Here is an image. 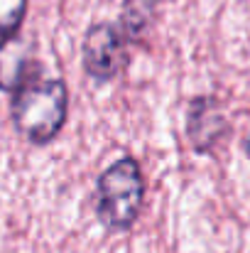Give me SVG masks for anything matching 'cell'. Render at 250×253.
Segmentation results:
<instances>
[{
  "instance_id": "cell-4",
  "label": "cell",
  "mask_w": 250,
  "mask_h": 253,
  "mask_svg": "<svg viewBox=\"0 0 250 253\" xmlns=\"http://www.w3.org/2000/svg\"><path fill=\"white\" fill-rule=\"evenodd\" d=\"M228 133V121L221 113L216 98H194L186 113V135L196 153H209Z\"/></svg>"
},
{
  "instance_id": "cell-7",
  "label": "cell",
  "mask_w": 250,
  "mask_h": 253,
  "mask_svg": "<svg viewBox=\"0 0 250 253\" xmlns=\"http://www.w3.org/2000/svg\"><path fill=\"white\" fill-rule=\"evenodd\" d=\"M27 12V0H0V40L17 35Z\"/></svg>"
},
{
  "instance_id": "cell-5",
  "label": "cell",
  "mask_w": 250,
  "mask_h": 253,
  "mask_svg": "<svg viewBox=\"0 0 250 253\" xmlns=\"http://www.w3.org/2000/svg\"><path fill=\"white\" fill-rule=\"evenodd\" d=\"M35 69L32 44L22 35H10L0 40V91H17L30 79Z\"/></svg>"
},
{
  "instance_id": "cell-2",
  "label": "cell",
  "mask_w": 250,
  "mask_h": 253,
  "mask_svg": "<svg viewBox=\"0 0 250 253\" xmlns=\"http://www.w3.org/2000/svg\"><path fill=\"white\" fill-rule=\"evenodd\" d=\"M145 197L143 169L135 158H123L106 168L96 182V214L110 231H125L135 224Z\"/></svg>"
},
{
  "instance_id": "cell-8",
  "label": "cell",
  "mask_w": 250,
  "mask_h": 253,
  "mask_svg": "<svg viewBox=\"0 0 250 253\" xmlns=\"http://www.w3.org/2000/svg\"><path fill=\"white\" fill-rule=\"evenodd\" d=\"M246 153H248V158H250V138L246 140Z\"/></svg>"
},
{
  "instance_id": "cell-6",
  "label": "cell",
  "mask_w": 250,
  "mask_h": 253,
  "mask_svg": "<svg viewBox=\"0 0 250 253\" xmlns=\"http://www.w3.org/2000/svg\"><path fill=\"white\" fill-rule=\"evenodd\" d=\"M160 0H123V32L128 40H138L157 12Z\"/></svg>"
},
{
  "instance_id": "cell-3",
  "label": "cell",
  "mask_w": 250,
  "mask_h": 253,
  "mask_svg": "<svg viewBox=\"0 0 250 253\" xmlns=\"http://www.w3.org/2000/svg\"><path fill=\"white\" fill-rule=\"evenodd\" d=\"M125 37L118 32L115 25L110 22H96L88 27L81 44L83 72L93 82H110L115 79L128 62V49H125Z\"/></svg>"
},
{
  "instance_id": "cell-1",
  "label": "cell",
  "mask_w": 250,
  "mask_h": 253,
  "mask_svg": "<svg viewBox=\"0 0 250 253\" xmlns=\"http://www.w3.org/2000/svg\"><path fill=\"white\" fill-rule=\"evenodd\" d=\"M15 130L32 145L52 143L64 128L69 113V88L62 79L27 82L10 103Z\"/></svg>"
}]
</instances>
